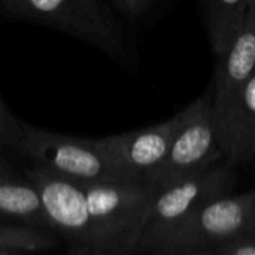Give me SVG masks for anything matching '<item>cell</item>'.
<instances>
[{
    "label": "cell",
    "instance_id": "4",
    "mask_svg": "<svg viewBox=\"0 0 255 255\" xmlns=\"http://www.w3.org/2000/svg\"><path fill=\"white\" fill-rule=\"evenodd\" d=\"M221 160H224V152L217 137L209 88L185 108L184 120L164 158L145 181L155 190H161L205 172Z\"/></svg>",
    "mask_w": 255,
    "mask_h": 255
},
{
    "label": "cell",
    "instance_id": "16",
    "mask_svg": "<svg viewBox=\"0 0 255 255\" xmlns=\"http://www.w3.org/2000/svg\"><path fill=\"white\" fill-rule=\"evenodd\" d=\"M151 0H115V3L126 12L133 13V15H139L143 10L148 9Z\"/></svg>",
    "mask_w": 255,
    "mask_h": 255
},
{
    "label": "cell",
    "instance_id": "18",
    "mask_svg": "<svg viewBox=\"0 0 255 255\" xmlns=\"http://www.w3.org/2000/svg\"><path fill=\"white\" fill-rule=\"evenodd\" d=\"M250 10L255 15V0H250Z\"/></svg>",
    "mask_w": 255,
    "mask_h": 255
},
{
    "label": "cell",
    "instance_id": "11",
    "mask_svg": "<svg viewBox=\"0 0 255 255\" xmlns=\"http://www.w3.org/2000/svg\"><path fill=\"white\" fill-rule=\"evenodd\" d=\"M0 223L51 230L37 190L28 179L19 178L10 166L0 167Z\"/></svg>",
    "mask_w": 255,
    "mask_h": 255
},
{
    "label": "cell",
    "instance_id": "3",
    "mask_svg": "<svg viewBox=\"0 0 255 255\" xmlns=\"http://www.w3.org/2000/svg\"><path fill=\"white\" fill-rule=\"evenodd\" d=\"M255 226V190L223 194L193 211L157 245L154 255H208Z\"/></svg>",
    "mask_w": 255,
    "mask_h": 255
},
{
    "label": "cell",
    "instance_id": "6",
    "mask_svg": "<svg viewBox=\"0 0 255 255\" xmlns=\"http://www.w3.org/2000/svg\"><path fill=\"white\" fill-rule=\"evenodd\" d=\"M18 152L30 158L34 166L45 167L81 184L126 179L93 139L54 133L22 123Z\"/></svg>",
    "mask_w": 255,
    "mask_h": 255
},
{
    "label": "cell",
    "instance_id": "10",
    "mask_svg": "<svg viewBox=\"0 0 255 255\" xmlns=\"http://www.w3.org/2000/svg\"><path fill=\"white\" fill-rule=\"evenodd\" d=\"M218 142L232 166H248L255 160V72L238 96Z\"/></svg>",
    "mask_w": 255,
    "mask_h": 255
},
{
    "label": "cell",
    "instance_id": "5",
    "mask_svg": "<svg viewBox=\"0 0 255 255\" xmlns=\"http://www.w3.org/2000/svg\"><path fill=\"white\" fill-rule=\"evenodd\" d=\"M236 175L230 166H214L194 176L157 190L136 254H154L161 239L206 202L233 191Z\"/></svg>",
    "mask_w": 255,
    "mask_h": 255
},
{
    "label": "cell",
    "instance_id": "13",
    "mask_svg": "<svg viewBox=\"0 0 255 255\" xmlns=\"http://www.w3.org/2000/svg\"><path fill=\"white\" fill-rule=\"evenodd\" d=\"M57 245L58 236L51 230L27 224L0 223V255L49 251Z\"/></svg>",
    "mask_w": 255,
    "mask_h": 255
},
{
    "label": "cell",
    "instance_id": "14",
    "mask_svg": "<svg viewBox=\"0 0 255 255\" xmlns=\"http://www.w3.org/2000/svg\"><path fill=\"white\" fill-rule=\"evenodd\" d=\"M22 137V123H19L0 99V146L18 151Z\"/></svg>",
    "mask_w": 255,
    "mask_h": 255
},
{
    "label": "cell",
    "instance_id": "15",
    "mask_svg": "<svg viewBox=\"0 0 255 255\" xmlns=\"http://www.w3.org/2000/svg\"><path fill=\"white\" fill-rule=\"evenodd\" d=\"M208 255H255V226L236 238L217 245Z\"/></svg>",
    "mask_w": 255,
    "mask_h": 255
},
{
    "label": "cell",
    "instance_id": "7",
    "mask_svg": "<svg viewBox=\"0 0 255 255\" xmlns=\"http://www.w3.org/2000/svg\"><path fill=\"white\" fill-rule=\"evenodd\" d=\"M42 200L51 230L60 236L73 255H96L84 184L33 166L25 172Z\"/></svg>",
    "mask_w": 255,
    "mask_h": 255
},
{
    "label": "cell",
    "instance_id": "9",
    "mask_svg": "<svg viewBox=\"0 0 255 255\" xmlns=\"http://www.w3.org/2000/svg\"><path fill=\"white\" fill-rule=\"evenodd\" d=\"M255 72V15L250 13L233 45L218 57L214 85L211 87L212 115L217 137L223 131L229 114Z\"/></svg>",
    "mask_w": 255,
    "mask_h": 255
},
{
    "label": "cell",
    "instance_id": "2",
    "mask_svg": "<svg viewBox=\"0 0 255 255\" xmlns=\"http://www.w3.org/2000/svg\"><path fill=\"white\" fill-rule=\"evenodd\" d=\"M12 18L40 24L97 48L121 61L126 37L111 9L102 0H0Z\"/></svg>",
    "mask_w": 255,
    "mask_h": 255
},
{
    "label": "cell",
    "instance_id": "1",
    "mask_svg": "<svg viewBox=\"0 0 255 255\" xmlns=\"http://www.w3.org/2000/svg\"><path fill=\"white\" fill-rule=\"evenodd\" d=\"M96 255H133L157 190L139 178L84 184Z\"/></svg>",
    "mask_w": 255,
    "mask_h": 255
},
{
    "label": "cell",
    "instance_id": "8",
    "mask_svg": "<svg viewBox=\"0 0 255 255\" xmlns=\"http://www.w3.org/2000/svg\"><path fill=\"white\" fill-rule=\"evenodd\" d=\"M184 115L185 109L163 123L93 140L126 178L145 179L164 158Z\"/></svg>",
    "mask_w": 255,
    "mask_h": 255
},
{
    "label": "cell",
    "instance_id": "17",
    "mask_svg": "<svg viewBox=\"0 0 255 255\" xmlns=\"http://www.w3.org/2000/svg\"><path fill=\"white\" fill-rule=\"evenodd\" d=\"M3 149H4V148H1V146H0V167H4V166H9V164H7V161L4 160V157H3V154H1V151H3Z\"/></svg>",
    "mask_w": 255,
    "mask_h": 255
},
{
    "label": "cell",
    "instance_id": "12",
    "mask_svg": "<svg viewBox=\"0 0 255 255\" xmlns=\"http://www.w3.org/2000/svg\"><path fill=\"white\" fill-rule=\"evenodd\" d=\"M250 13V0H205L206 30L217 57L233 45Z\"/></svg>",
    "mask_w": 255,
    "mask_h": 255
}]
</instances>
